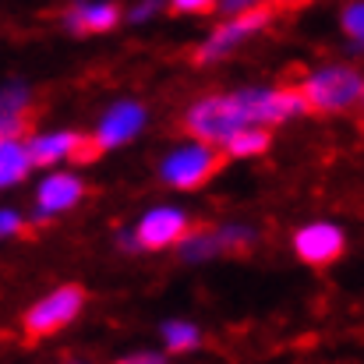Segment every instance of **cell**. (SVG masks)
<instances>
[{"label":"cell","mask_w":364,"mask_h":364,"mask_svg":"<svg viewBox=\"0 0 364 364\" xmlns=\"http://www.w3.org/2000/svg\"><path fill=\"white\" fill-rule=\"evenodd\" d=\"M301 92H304L311 114H347V110L361 107L364 75L347 64L318 68L301 78Z\"/></svg>","instance_id":"obj_1"},{"label":"cell","mask_w":364,"mask_h":364,"mask_svg":"<svg viewBox=\"0 0 364 364\" xmlns=\"http://www.w3.org/2000/svg\"><path fill=\"white\" fill-rule=\"evenodd\" d=\"M247 114H244L241 100H237V92H230V96H202V100H195L191 107H188V114H184V131L191 134V138H202V141H209V145H227V138L234 134V131H241L247 127Z\"/></svg>","instance_id":"obj_2"},{"label":"cell","mask_w":364,"mask_h":364,"mask_svg":"<svg viewBox=\"0 0 364 364\" xmlns=\"http://www.w3.org/2000/svg\"><path fill=\"white\" fill-rule=\"evenodd\" d=\"M223 156H227V152H223L220 145H209V141H202V138H188L184 145H177V149H170V152L163 156L159 177H163L170 188H177V191H191V188L205 184V181L220 170Z\"/></svg>","instance_id":"obj_3"},{"label":"cell","mask_w":364,"mask_h":364,"mask_svg":"<svg viewBox=\"0 0 364 364\" xmlns=\"http://www.w3.org/2000/svg\"><path fill=\"white\" fill-rule=\"evenodd\" d=\"M237 100H241L247 121L262 124V127H276V124L311 114L301 85H294V89H287V85L283 89H237Z\"/></svg>","instance_id":"obj_4"},{"label":"cell","mask_w":364,"mask_h":364,"mask_svg":"<svg viewBox=\"0 0 364 364\" xmlns=\"http://www.w3.org/2000/svg\"><path fill=\"white\" fill-rule=\"evenodd\" d=\"M272 21V7L269 4H258L251 11H241V14H227V21H220V28L198 46V64H209V60H220L227 53H234L241 43L255 39L258 32H265V25Z\"/></svg>","instance_id":"obj_5"},{"label":"cell","mask_w":364,"mask_h":364,"mask_svg":"<svg viewBox=\"0 0 364 364\" xmlns=\"http://www.w3.org/2000/svg\"><path fill=\"white\" fill-rule=\"evenodd\" d=\"M85 308V294L82 287H57L53 294L39 297L28 311H25V333L28 336H53L64 326H71Z\"/></svg>","instance_id":"obj_6"},{"label":"cell","mask_w":364,"mask_h":364,"mask_svg":"<svg viewBox=\"0 0 364 364\" xmlns=\"http://www.w3.org/2000/svg\"><path fill=\"white\" fill-rule=\"evenodd\" d=\"M134 234H138V244H141V247L163 251V247H173V244L184 241V237L191 234V227H188V216H184L181 209L163 205V209L145 213L141 223L134 227Z\"/></svg>","instance_id":"obj_7"},{"label":"cell","mask_w":364,"mask_h":364,"mask_svg":"<svg viewBox=\"0 0 364 364\" xmlns=\"http://www.w3.org/2000/svg\"><path fill=\"white\" fill-rule=\"evenodd\" d=\"M343 247H347V237L336 223H308L294 234V251L308 265H329L343 255Z\"/></svg>","instance_id":"obj_8"},{"label":"cell","mask_w":364,"mask_h":364,"mask_svg":"<svg viewBox=\"0 0 364 364\" xmlns=\"http://www.w3.org/2000/svg\"><path fill=\"white\" fill-rule=\"evenodd\" d=\"M89 145H92V138H85L78 131H46V134L28 138V152H32L36 166H60L71 159H85Z\"/></svg>","instance_id":"obj_9"},{"label":"cell","mask_w":364,"mask_h":364,"mask_svg":"<svg viewBox=\"0 0 364 364\" xmlns=\"http://www.w3.org/2000/svg\"><path fill=\"white\" fill-rule=\"evenodd\" d=\"M145 127V110L138 103H117L103 114V121L92 134V149L96 152H107V149H117L124 141H131L138 131Z\"/></svg>","instance_id":"obj_10"},{"label":"cell","mask_w":364,"mask_h":364,"mask_svg":"<svg viewBox=\"0 0 364 364\" xmlns=\"http://www.w3.org/2000/svg\"><path fill=\"white\" fill-rule=\"evenodd\" d=\"M85 195V184L82 177L75 173H50L43 177V184L36 188V216L39 220H50V216H60L68 209H75Z\"/></svg>","instance_id":"obj_11"},{"label":"cell","mask_w":364,"mask_h":364,"mask_svg":"<svg viewBox=\"0 0 364 364\" xmlns=\"http://www.w3.org/2000/svg\"><path fill=\"white\" fill-rule=\"evenodd\" d=\"M117 21H121V7H117L114 0H82V4H75V7L64 14V25H68L71 32H82V36L110 32Z\"/></svg>","instance_id":"obj_12"},{"label":"cell","mask_w":364,"mask_h":364,"mask_svg":"<svg viewBox=\"0 0 364 364\" xmlns=\"http://www.w3.org/2000/svg\"><path fill=\"white\" fill-rule=\"evenodd\" d=\"M32 152H28V141L21 138H11V134H0V191L25 181V173L32 170Z\"/></svg>","instance_id":"obj_13"},{"label":"cell","mask_w":364,"mask_h":364,"mask_svg":"<svg viewBox=\"0 0 364 364\" xmlns=\"http://www.w3.org/2000/svg\"><path fill=\"white\" fill-rule=\"evenodd\" d=\"M25 124H28V92L18 85L0 89V134L21 138Z\"/></svg>","instance_id":"obj_14"},{"label":"cell","mask_w":364,"mask_h":364,"mask_svg":"<svg viewBox=\"0 0 364 364\" xmlns=\"http://www.w3.org/2000/svg\"><path fill=\"white\" fill-rule=\"evenodd\" d=\"M265 149H269V127H262V124H247L241 131H234L223 145V152L230 159H251V156H262Z\"/></svg>","instance_id":"obj_15"},{"label":"cell","mask_w":364,"mask_h":364,"mask_svg":"<svg viewBox=\"0 0 364 364\" xmlns=\"http://www.w3.org/2000/svg\"><path fill=\"white\" fill-rule=\"evenodd\" d=\"M216 251H223L220 230H191V234L181 241V255H184L188 262H205V258H213Z\"/></svg>","instance_id":"obj_16"},{"label":"cell","mask_w":364,"mask_h":364,"mask_svg":"<svg viewBox=\"0 0 364 364\" xmlns=\"http://www.w3.org/2000/svg\"><path fill=\"white\" fill-rule=\"evenodd\" d=\"M163 343H166V350H173V354H184V350H195L198 347V329L191 326V322H166L163 326Z\"/></svg>","instance_id":"obj_17"},{"label":"cell","mask_w":364,"mask_h":364,"mask_svg":"<svg viewBox=\"0 0 364 364\" xmlns=\"http://www.w3.org/2000/svg\"><path fill=\"white\" fill-rule=\"evenodd\" d=\"M340 25H343L347 39H350L354 46H361V50H364V0H350V4L343 7Z\"/></svg>","instance_id":"obj_18"},{"label":"cell","mask_w":364,"mask_h":364,"mask_svg":"<svg viewBox=\"0 0 364 364\" xmlns=\"http://www.w3.org/2000/svg\"><path fill=\"white\" fill-rule=\"evenodd\" d=\"M220 244H223V251H247L255 244V234H251V227H223Z\"/></svg>","instance_id":"obj_19"},{"label":"cell","mask_w":364,"mask_h":364,"mask_svg":"<svg viewBox=\"0 0 364 364\" xmlns=\"http://www.w3.org/2000/svg\"><path fill=\"white\" fill-rule=\"evenodd\" d=\"M220 0H170V7L173 11H181V14H205V11H213Z\"/></svg>","instance_id":"obj_20"},{"label":"cell","mask_w":364,"mask_h":364,"mask_svg":"<svg viewBox=\"0 0 364 364\" xmlns=\"http://www.w3.org/2000/svg\"><path fill=\"white\" fill-rule=\"evenodd\" d=\"M18 230H21V216H18V213H11V209H0V237L18 234Z\"/></svg>","instance_id":"obj_21"},{"label":"cell","mask_w":364,"mask_h":364,"mask_svg":"<svg viewBox=\"0 0 364 364\" xmlns=\"http://www.w3.org/2000/svg\"><path fill=\"white\" fill-rule=\"evenodd\" d=\"M258 4H265V0H220V7H223L227 14H241V11H251V7H258Z\"/></svg>","instance_id":"obj_22"},{"label":"cell","mask_w":364,"mask_h":364,"mask_svg":"<svg viewBox=\"0 0 364 364\" xmlns=\"http://www.w3.org/2000/svg\"><path fill=\"white\" fill-rule=\"evenodd\" d=\"M159 11V0H141L134 11H131V21H145V18H152Z\"/></svg>","instance_id":"obj_23"},{"label":"cell","mask_w":364,"mask_h":364,"mask_svg":"<svg viewBox=\"0 0 364 364\" xmlns=\"http://www.w3.org/2000/svg\"><path fill=\"white\" fill-rule=\"evenodd\" d=\"M117 364H163L159 354H152V350H141V354H131V358H124Z\"/></svg>","instance_id":"obj_24"},{"label":"cell","mask_w":364,"mask_h":364,"mask_svg":"<svg viewBox=\"0 0 364 364\" xmlns=\"http://www.w3.org/2000/svg\"><path fill=\"white\" fill-rule=\"evenodd\" d=\"M269 4H297V0H269Z\"/></svg>","instance_id":"obj_25"},{"label":"cell","mask_w":364,"mask_h":364,"mask_svg":"<svg viewBox=\"0 0 364 364\" xmlns=\"http://www.w3.org/2000/svg\"><path fill=\"white\" fill-rule=\"evenodd\" d=\"M358 110H361V114H364V92H361V107H358Z\"/></svg>","instance_id":"obj_26"}]
</instances>
